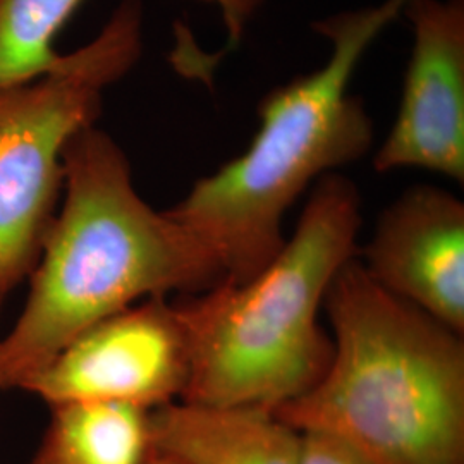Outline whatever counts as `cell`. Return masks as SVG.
<instances>
[{"mask_svg": "<svg viewBox=\"0 0 464 464\" xmlns=\"http://www.w3.org/2000/svg\"><path fill=\"white\" fill-rule=\"evenodd\" d=\"M301 464H373L348 444L318 431H301Z\"/></svg>", "mask_w": 464, "mask_h": 464, "instance_id": "7c38bea8", "label": "cell"}, {"mask_svg": "<svg viewBox=\"0 0 464 464\" xmlns=\"http://www.w3.org/2000/svg\"><path fill=\"white\" fill-rule=\"evenodd\" d=\"M368 276L464 335V203L418 184L383 208L363 249Z\"/></svg>", "mask_w": 464, "mask_h": 464, "instance_id": "ba28073f", "label": "cell"}, {"mask_svg": "<svg viewBox=\"0 0 464 464\" xmlns=\"http://www.w3.org/2000/svg\"><path fill=\"white\" fill-rule=\"evenodd\" d=\"M141 0H122L100 34L49 72L0 90V296L38 262L64 188V150L102 114L103 95L143 52Z\"/></svg>", "mask_w": 464, "mask_h": 464, "instance_id": "5b68a950", "label": "cell"}, {"mask_svg": "<svg viewBox=\"0 0 464 464\" xmlns=\"http://www.w3.org/2000/svg\"><path fill=\"white\" fill-rule=\"evenodd\" d=\"M150 418L155 452L178 464H301V431L266 408L176 401Z\"/></svg>", "mask_w": 464, "mask_h": 464, "instance_id": "9c48e42d", "label": "cell"}, {"mask_svg": "<svg viewBox=\"0 0 464 464\" xmlns=\"http://www.w3.org/2000/svg\"><path fill=\"white\" fill-rule=\"evenodd\" d=\"M50 410L30 464H147L155 454L149 410L117 402H66Z\"/></svg>", "mask_w": 464, "mask_h": 464, "instance_id": "30bf717a", "label": "cell"}, {"mask_svg": "<svg viewBox=\"0 0 464 464\" xmlns=\"http://www.w3.org/2000/svg\"><path fill=\"white\" fill-rule=\"evenodd\" d=\"M406 2L383 0L316 21L329 61L266 93L248 149L167 210L214 256L222 281H245L266 266L285 241L284 220L299 197L372 149L373 122L349 84Z\"/></svg>", "mask_w": 464, "mask_h": 464, "instance_id": "3957f363", "label": "cell"}, {"mask_svg": "<svg viewBox=\"0 0 464 464\" xmlns=\"http://www.w3.org/2000/svg\"><path fill=\"white\" fill-rule=\"evenodd\" d=\"M2 303H4V296H0V312H2ZM0 391H2V382H0Z\"/></svg>", "mask_w": 464, "mask_h": 464, "instance_id": "9a60e30c", "label": "cell"}, {"mask_svg": "<svg viewBox=\"0 0 464 464\" xmlns=\"http://www.w3.org/2000/svg\"><path fill=\"white\" fill-rule=\"evenodd\" d=\"M332 356L276 415L373 464H464V341L351 258L327 293Z\"/></svg>", "mask_w": 464, "mask_h": 464, "instance_id": "7a4b0ae2", "label": "cell"}, {"mask_svg": "<svg viewBox=\"0 0 464 464\" xmlns=\"http://www.w3.org/2000/svg\"><path fill=\"white\" fill-rule=\"evenodd\" d=\"M201 4H212L222 14L227 32V50L241 44L249 21L256 16L266 0H197Z\"/></svg>", "mask_w": 464, "mask_h": 464, "instance_id": "4fadbf2b", "label": "cell"}, {"mask_svg": "<svg viewBox=\"0 0 464 464\" xmlns=\"http://www.w3.org/2000/svg\"><path fill=\"white\" fill-rule=\"evenodd\" d=\"M222 281L214 256L136 191L124 150L92 126L64 150L63 201L50 222L30 295L0 339V382L19 389L76 335L143 299Z\"/></svg>", "mask_w": 464, "mask_h": 464, "instance_id": "6da1fadb", "label": "cell"}, {"mask_svg": "<svg viewBox=\"0 0 464 464\" xmlns=\"http://www.w3.org/2000/svg\"><path fill=\"white\" fill-rule=\"evenodd\" d=\"M189 377L183 310L157 296L88 327L19 389L49 406L117 402L153 411L181 401Z\"/></svg>", "mask_w": 464, "mask_h": 464, "instance_id": "8992f818", "label": "cell"}, {"mask_svg": "<svg viewBox=\"0 0 464 464\" xmlns=\"http://www.w3.org/2000/svg\"><path fill=\"white\" fill-rule=\"evenodd\" d=\"M84 0H0V90L49 72L53 40Z\"/></svg>", "mask_w": 464, "mask_h": 464, "instance_id": "8fae6325", "label": "cell"}, {"mask_svg": "<svg viewBox=\"0 0 464 464\" xmlns=\"http://www.w3.org/2000/svg\"><path fill=\"white\" fill-rule=\"evenodd\" d=\"M413 32L398 116L377 172L420 169L464 183V0H408Z\"/></svg>", "mask_w": 464, "mask_h": 464, "instance_id": "52a82bcc", "label": "cell"}, {"mask_svg": "<svg viewBox=\"0 0 464 464\" xmlns=\"http://www.w3.org/2000/svg\"><path fill=\"white\" fill-rule=\"evenodd\" d=\"M147 464H178L176 461H172L170 458H167V456H162V454H153L151 456V459H150L149 463Z\"/></svg>", "mask_w": 464, "mask_h": 464, "instance_id": "5bb4252c", "label": "cell"}, {"mask_svg": "<svg viewBox=\"0 0 464 464\" xmlns=\"http://www.w3.org/2000/svg\"><path fill=\"white\" fill-rule=\"evenodd\" d=\"M362 222L358 186L327 174L266 266L179 303L191 339L181 401L277 411L308 392L332 356L320 312L335 276L356 256Z\"/></svg>", "mask_w": 464, "mask_h": 464, "instance_id": "277c9868", "label": "cell"}]
</instances>
